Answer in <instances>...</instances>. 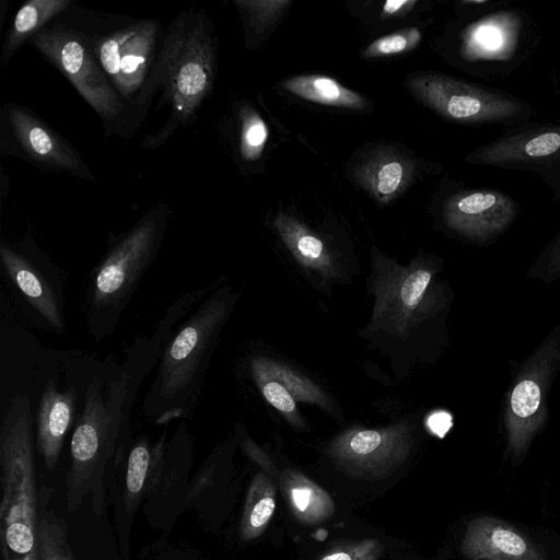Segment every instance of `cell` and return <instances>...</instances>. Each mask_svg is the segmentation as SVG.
Wrapping results in <instances>:
<instances>
[{"label": "cell", "instance_id": "26", "mask_svg": "<svg viewBox=\"0 0 560 560\" xmlns=\"http://www.w3.org/2000/svg\"><path fill=\"white\" fill-rule=\"evenodd\" d=\"M38 560H75L65 522L54 511L43 510L39 514Z\"/></svg>", "mask_w": 560, "mask_h": 560}, {"label": "cell", "instance_id": "36", "mask_svg": "<svg viewBox=\"0 0 560 560\" xmlns=\"http://www.w3.org/2000/svg\"><path fill=\"white\" fill-rule=\"evenodd\" d=\"M558 195H559V198H560V189H559V191H558Z\"/></svg>", "mask_w": 560, "mask_h": 560}, {"label": "cell", "instance_id": "22", "mask_svg": "<svg viewBox=\"0 0 560 560\" xmlns=\"http://www.w3.org/2000/svg\"><path fill=\"white\" fill-rule=\"evenodd\" d=\"M278 483L293 516L305 526L329 520L335 512L331 495L301 471L287 468L280 471Z\"/></svg>", "mask_w": 560, "mask_h": 560}, {"label": "cell", "instance_id": "27", "mask_svg": "<svg viewBox=\"0 0 560 560\" xmlns=\"http://www.w3.org/2000/svg\"><path fill=\"white\" fill-rule=\"evenodd\" d=\"M240 154L247 162L260 158L267 139L268 127L260 115L249 105H242L240 108Z\"/></svg>", "mask_w": 560, "mask_h": 560}, {"label": "cell", "instance_id": "28", "mask_svg": "<svg viewBox=\"0 0 560 560\" xmlns=\"http://www.w3.org/2000/svg\"><path fill=\"white\" fill-rule=\"evenodd\" d=\"M265 400L272 406L294 430L304 431L307 423L298 408V401L287 388L275 380L253 381Z\"/></svg>", "mask_w": 560, "mask_h": 560}, {"label": "cell", "instance_id": "4", "mask_svg": "<svg viewBox=\"0 0 560 560\" xmlns=\"http://www.w3.org/2000/svg\"><path fill=\"white\" fill-rule=\"evenodd\" d=\"M32 393L9 394L0 427V545L2 560H38Z\"/></svg>", "mask_w": 560, "mask_h": 560}, {"label": "cell", "instance_id": "8", "mask_svg": "<svg viewBox=\"0 0 560 560\" xmlns=\"http://www.w3.org/2000/svg\"><path fill=\"white\" fill-rule=\"evenodd\" d=\"M407 86L422 104L459 124L515 126L534 115V108L514 95L444 74L419 75Z\"/></svg>", "mask_w": 560, "mask_h": 560}, {"label": "cell", "instance_id": "32", "mask_svg": "<svg viewBox=\"0 0 560 560\" xmlns=\"http://www.w3.org/2000/svg\"><path fill=\"white\" fill-rule=\"evenodd\" d=\"M540 388L535 382L530 380L520 382L511 396L513 412L520 417L532 416L540 404Z\"/></svg>", "mask_w": 560, "mask_h": 560}, {"label": "cell", "instance_id": "6", "mask_svg": "<svg viewBox=\"0 0 560 560\" xmlns=\"http://www.w3.org/2000/svg\"><path fill=\"white\" fill-rule=\"evenodd\" d=\"M203 285L179 295L165 310L150 336L137 337L121 364L114 363L105 392L107 435L119 462L130 447L131 412L140 386L156 369L168 339L185 316L217 285Z\"/></svg>", "mask_w": 560, "mask_h": 560}, {"label": "cell", "instance_id": "12", "mask_svg": "<svg viewBox=\"0 0 560 560\" xmlns=\"http://www.w3.org/2000/svg\"><path fill=\"white\" fill-rule=\"evenodd\" d=\"M160 23L144 19L100 37H90L94 56L120 96L143 103L154 68Z\"/></svg>", "mask_w": 560, "mask_h": 560}, {"label": "cell", "instance_id": "29", "mask_svg": "<svg viewBox=\"0 0 560 560\" xmlns=\"http://www.w3.org/2000/svg\"><path fill=\"white\" fill-rule=\"evenodd\" d=\"M421 40V32L417 27L406 28L371 43L364 50L368 58L385 57L413 49Z\"/></svg>", "mask_w": 560, "mask_h": 560}, {"label": "cell", "instance_id": "16", "mask_svg": "<svg viewBox=\"0 0 560 560\" xmlns=\"http://www.w3.org/2000/svg\"><path fill=\"white\" fill-rule=\"evenodd\" d=\"M273 225L281 241L303 273L320 290L330 291L336 284L347 283L353 271L327 241L306 224L285 212H279Z\"/></svg>", "mask_w": 560, "mask_h": 560}, {"label": "cell", "instance_id": "14", "mask_svg": "<svg viewBox=\"0 0 560 560\" xmlns=\"http://www.w3.org/2000/svg\"><path fill=\"white\" fill-rule=\"evenodd\" d=\"M75 365L66 362V382L61 387L57 362L45 376L38 393L35 415L36 446L50 472L57 467L66 435L80 412L79 401L91 368L78 370Z\"/></svg>", "mask_w": 560, "mask_h": 560}, {"label": "cell", "instance_id": "33", "mask_svg": "<svg viewBox=\"0 0 560 560\" xmlns=\"http://www.w3.org/2000/svg\"><path fill=\"white\" fill-rule=\"evenodd\" d=\"M236 433L238 435V444L246 456L258 465L271 479H278L280 470L271 457L245 432L242 425H237Z\"/></svg>", "mask_w": 560, "mask_h": 560}, {"label": "cell", "instance_id": "11", "mask_svg": "<svg viewBox=\"0 0 560 560\" xmlns=\"http://www.w3.org/2000/svg\"><path fill=\"white\" fill-rule=\"evenodd\" d=\"M2 270L26 310L58 336L66 331L63 277L35 245L0 244Z\"/></svg>", "mask_w": 560, "mask_h": 560}, {"label": "cell", "instance_id": "35", "mask_svg": "<svg viewBox=\"0 0 560 560\" xmlns=\"http://www.w3.org/2000/svg\"><path fill=\"white\" fill-rule=\"evenodd\" d=\"M416 3L415 0L386 1L383 5V13L388 16L400 15L409 11Z\"/></svg>", "mask_w": 560, "mask_h": 560}, {"label": "cell", "instance_id": "2", "mask_svg": "<svg viewBox=\"0 0 560 560\" xmlns=\"http://www.w3.org/2000/svg\"><path fill=\"white\" fill-rule=\"evenodd\" d=\"M240 292L217 285L185 316L168 339L142 400V413L156 425L187 420L194 411L212 354Z\"/></svg>", "mask_w": 560, "mask_h": 560}, {"label": "cell", "instance_id": "23", "mask_svg": "<svg viewBox=\"0 0 560 560\" xmlns=\"http://www.w3.org/2000/svg\"><path fill=\"white\" fill-rule=\"evenodd\" d=\"M70 4L71 1L68 0H31L24 3L15 14L5 36L1 51L2 65L11 59L25 40H30Z\"/></svg>", "mask_w": 560, "mask_h": 560}, {"label": "cell", "instance_id": "17", "mask_svg": "<svg viewBox=\"0 0 560 560\" xmlns=\"http://www.w3.org/2000/svg\"><path fill=\"white\" fill-rule=\"evenodd\" d=\"M517 212L518 203L510 195L489 188L457 191L443 206L446 225L468 236L498 233L509 225Z\"/></svg>", "mask_w": 560, "mask_h": 560}, {"label": "cell", "instance_id": "34", "mask_svg": "<svg viewBox=\"0 0 560 560\" xmlns=\"http://www.w3.org/2000/svg\"><path fill=\"white\" fill-rule=\"evenodd\" d=\"M428 425L433 433L443 436L452 425L451 416L442 411L433 413L428 419Z\"/></svg>", "mask_w": 560, "mask_h": 560}, {"label": "cell", "instance_id": "10", "mask_svg": "<svg viewBox=\"0 0 560 560\" xmlns=\"http://www.w3.org/2000/svg\"><path fill=\"white\" fill-rule=\"evenodd\" d=\"M28 42L66 75L104 121H114L121 116L122 100L98 65L90 37L55 24L45 26Z\"/></svg>", "mask_w": 560, "mask_h": 560}, {"label": "cell", "instance_id": "25", "mask_svg": "<svg viewBox=\"0 0 560 560\" xmlns=\"http://www.w3.org/2000/svg\"><path fill=\"white\" fill-rule=\"evenodd\" d=\"M276 510V487L264 471L257 472L248 487L240 522V537L244 541L262 535Z\"/></svg>", "mask_w": 560, "mask_h": 560}, {"label": "cell", "instance_id": "20", "mask_svg": "<svg viewBox=\"0 0 560 560\" xmlns=\"http://www.w3.org/2000/svg\"><path fill=\"white\" fill-rule=\"evenodd\" d=\"M167 425L152 444L147 435L131 442L126 466L125 508L129 515L137 510L141 499L149 493L162 475L168 447Z\"/></svg>", "mask_w": 560, "mask_h": 560}, {"label": "cell", "instance_id": "31", "mask_svg": "<svg viewBox=\"0 0 560 560\" xmlns=\"http://www.w3.org/2000/svg\"><path fill=\"white\" fill-rule=\"evenodd\" d=\"M291 1H235L246 22L258 33L273 21Z\"/></svg>", "mask_w": 560, "mask_h": 560}, {"label": "cell", "instance_id": "30", "mask_svg": "<svg viewBox=\"0 0 560 560\" xmlns=\"http://www.w3.org/2000/svg\"><path fill=\"white\" fill-rule=\"evenodd\" d=\"M382 553L383 545L378 539L365 538L339 544L318 560H377Z\"/></svg>", "mask_w": 560, "mask_h": 560}, {"label": "cell", "instance_id": "24", "mask_svg": "<svg viewBox=\"0 0 560 560\" xmlns=\"http://www.w3.org/2000/svg\"><path fill=\"white\" fill-rule=\"evenodd\" d=\"M282 86L291 94L317 104L351 109H363L366 106L360 94L326 75H296L283 81Z\"/></svg>", "mask_w": 560, "mask_h": 560}, {"label": "cell", "instance_id": "19", "mask_svg": "<svg viewBox=\"0 0 560 560\" xmlns=\"http://www.w3.org/2000/svg\"><path fill=\"white\" fill-rule=\"evenodd\" d=\"M413 174V162L389 148L371 152L354 170L357 182L380 203H389L400 196Z\"/></svg>", "mask_w": 560, "mask_h": 560}, {"label": "cell", "instance_id": "5", "mask_svg": "<svg viewBox=\"0 0 560 560\" xmlns=\"http://www.w3.org/2000/svg\"><path fill=\"white\" fill-rule=\"evenodd\" d=\"M167 215L155 209L108 247L91 273L85 293L86 327L95 341L108 338L163 242Z\"/></svg>", "mask_w": 560, "mask_h": 560}, {"label": "cell", "instance_id": "13", "mask_svg": "<svg viewBox=\"0 0 560 560\" xmlns=\"http://www.w3.org/2000/svg\"><path fill=\"white\" fill-rule=\"evenodd\" d=\"M472 165L534 172L552 188L560 178V124L518 127L470 152Z\"/></svg>", "mask_w": 560, "mask_h": 560}, {"label": "cell", "instance_id": "1", "mask_svg": "<svg viewBox=\"0 0 560 560\" xmlns=\"http://www.w3.org/2000/svg\"><path fill=\"white\" fill-rule=\"evenodd\" d=\"M435 277L432 259L425 255L419 253L401 265L377 248L372 250L366 287L373 304L359 336L387 358L397 381L431 361L439 312Z\"/></svg>", "mask_w": 560, "mask_h": 560}, {"label": "cell", "instance_id": "3", "mask_svg": "<svg viewBox=\"0 0 560 560\" xmlns=\"http://www.w3.org/2000/svg\"><path fill=\"white\" fill-rule=\"evenodd\" d=\"M217 38L205 10H187L170 24L143 101L156 89L171 106L167 124L143 148L164 143L179 126L192 121L211 94L217 74Z\"/></svg>", "mask_w": 560, "mask_h": 560}, {"label": "cell", "instance_id": "9", "mask_svg": "<svg viewBox=\"0 0 560 560\" xmlns=\"http://www.w3.org/2000/svg\"><path fill=\"white\" fill-rule=\"evenodd\" d=\"M417 442L416 422L404 418L383 427H349L328 442L325 452L343 475L382 480L406 463Z\"/></svg>", "mask_w": 560, "mask_h": 560}, {"label": "cell", "instance_id": "7", "mask_svg": "<svg viewBox=\"0 0 560 560\" xmlns=\"http://www.w3.org/2000/svg\"><path fill=\"white\" fill-rule=\"evenodd\" d=\"M114 363H91L70 441V464L66 476L69 512H74L92 493L96 516L104 511V476L115 454L110 446L105 412V392Z\"/></svg>", "mask_w": 560, "mask_h": 560}, {"label": "cell", "instance_id": "18", "mask_svg": "<svg viewBox=\"0 0 560 560\" xmlns=\"http://www.w3.org/2000/svg\"><path fill=\"white\" fill-rule=\"evenodd\" d=\"M460 551L469 560H546L525 534L489 515L477 516L467 524Z\"/></svg>", "mask_w": 560, "mask_h": 560}, {"label": "cell", "instance_id": "15", "mask_svg": "<svg viewBox=\"0 0 560 560\" xmlns=\"http://www.w3.org/2000/svg\"><path fill=\"white\" fill-rule=\"evenodd\" d=\"M3 116L11 154H18L36 166L94 180L74 148L27 108L10 104Z\"/></svg>", "mask_w": 560, "mask_h": 560}, {"label": "cell", "instance_id": "21", "mask_svg": "<svg viewBox=\"0 0 560 560\" xmlns=\"http://www.w3.org/2000/svg\"><path fill=\"white\" fill-rule=\"evenodd\" d=\"M252 380H275L283 385L298 402L320 408L335 418L340 417L339 408L329 394L306 374L295 370L291 364L269 355H254L249 359Z\"/></svg>", "mask_w": 560, "mask_h": 560}]
</instances>
